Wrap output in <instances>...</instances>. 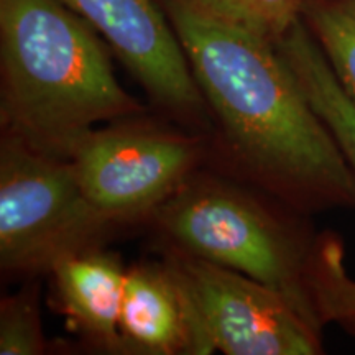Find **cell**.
Instances as JSON below:
<instances>
[{"mask_svg":"<svg viewBox=\"0 0 355 355\" xmlns=\"http://www.w3.org/2000/svg\"><path fill=\"white\" fill-rule=\"evenodd\" d=\"M60 311L99 347L122 352L121 309L127 270L117 255L89 247L51 266Z\"/></svg>","mask_w":355,"mask_h":355,"instance_id":"cell-9","label":"cell"},{"mask_svg":"<svg viewBox=\"0 0 355 355\" xmlns=\"http://www.w3.org/2000/svg\"><path fill=\"white\" fill-rule=\"evenodd\" d=\"M46 340L35 293H17L0 304V355H42Z\"/></svg>","mask_w":355,"mask_h":355,"instance_id":"cell-14","label":"cell"},{"mask_svg":"<svg viewBox=\"0 0 355 355\" xmlns=\"http://www.w3.org/2000/svg\"><path fill=\"white\" fill-rule=\"evenodd\" d=\"M117 225L91 202L71 159L2 137L0 265L8 273L50 272L63 257L96 247Z\"/></svg>","mask_w":355,"mask_h":355,"instance_id":"cell-4","label":"cell"},{"mask_svg":"<svg viewBox=\"0 0 355 355\" xmlns=\"http://www.w3.org/2000/svg\"><path fill=\"white\" fill-rule=\"evenodd\" d=\"M128 121L96 128L71 157L86 196L115 224L157 211L201 158L189 137Z\"/></svg>","mask_w":355,"mask_h":355,"instance_id":"cell-6","label":"cell"},{"mask_svg":"<svg viewBox=\"0 0 355 355\" xmlns=\"http://www.w3.org/2000/svg\"><path fill=\"white\" fill-rule=\"evenodd\" d=\"M234 158L296 214L355 207V178L277 43L196 0H159Z\"/></svg>","mask_w":355,"mask_h":355,"instance_id":"cell-1","label":"cell"},{"mask_svg":"<svg viewBox=\"0 0 355 355\" xmlns=\"http://www.w3.org/2000/svg\"><path fill=\"white\" fill-rule=\"evenodd\" d=\"M306 282L319 322L336 324L355 337V278L345 268L344 242L339 235L324 232L314 237Z\"/></svg>","mask_w":355,"mask_h":355,"instance_id":"cell-11","label":"cell"},{"mask_svg":"<svg viewBox=\"0 0 355 355\" xmlns=\"http://www.w3.org/2000/svg\"><path fill=\"white\" fill-rule=\"evenodd\" d=\"M155 216L178 250L263 283L324 329L306 282L316 235L300 220L219 181H186Z\"/></svg>","mask_w":355,"mask_h":355,"instance_id":"cell-3","label":"cell"},{"mask_svg":"<svg viewBox=\"0 0 355 355\" xmlns=\"http://www.w3.org/2000/svg\"><path fill=\"white\" fill-rule=\"evenodd\" d=\"M99 37L61 0H0L3 135L71 159L99 123L141 114Z\"/></svg>","mask_w":355,"mask_h":355,"instance_id":"cell-2","label":"cell"},{"mask_svg":"<svg viewBox=\"0 0 355 355\" xmlns=\"http://www.w3.org/2000/svg\"><path fill=\"white\" fill-rule=\"evenodd\" d=\"M212 15L277 43L303 20L306 0H196Z\"/></svg>","mask_w":355,"mask_h":355,"instance_id":"cell-13","label":"cell"},{"mask_svg":"<svg viewBox=\"0 0 355 355\" xmlns=\"http://www.w3.org/2000/svg\"><path fill=\"white\" fill-rule=\"evenodd\" d=\"M277 46L314 110L334 137L355 178V101L332 71L316 40L300 20Z\"/></svg>","mask_w":355,"mask_h":355,"instance_id":"cell-10","label":"cell"},{"mask_svg":"<svg viewBox=\"0 0 355 355\" xmlns=\"http://www.w3.org/2000/svg\"><path fill=\"white\" fill-rule=\"evenodd\" d=\"M165 263L188 300L194 355L324 352L321 327L270 286L181 250Z\"/></svg>","mask_w":355,"mask_h":355,"instance_id":"cell-5","label":"cell"},{"mask_svg":"<svg viewBox=\"0 0 355 355\" xmlns=\"http://www.w3.org/2000/svg\"><path fill=\"white\" fill-rule=\"evenodd\" d=\"M87 21L148 96L168 112L199 121L207 110L188 56L157 0H61Z\"/></svg>","mask_w":355,"mask_h":355,"instance_id":"cell-7","label":"cell"},{"mask_svg":"<svg viewBox=\"0 0 355 355\" xmlns=\"http://www.w3.org/2000/svg\"><path fill=\"white\" fill-rule=\"evenodd\" d=\"M303 21L355 101V0H306Z\"/></svg>","mask_w":355,"mask_h":355,"instance_id":"cell-12","label":"cell"},{"mask_svg":"<svg viewBox=\"0 0 355 355\" xmlns=\"http://www.w3.org/2000/svg\"><path fill=\"white\" fill-rule=\"evenodd\" d=\"M122 352L194 355V326L183 290L166 263L127 270L121 309Z\"/></svg>","mask_w":355,"mask_h":355,"instance_id":"cell-8","label":"cell"}]
</instances>
